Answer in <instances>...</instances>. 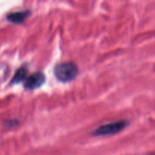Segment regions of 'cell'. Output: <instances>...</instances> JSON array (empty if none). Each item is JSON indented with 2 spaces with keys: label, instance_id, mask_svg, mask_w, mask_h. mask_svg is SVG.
Here are the masks:
<instances>
[{
  "label": "cell",
  "instance_id": "cell-3",
  "mask_svg": "<svg viewBox=\"0 0 155 155\" xmlns=\"http://www.w3.org/2000/svg\"><path fill=\"white\" fill-rule=\"evenodd\" d=\"M45 77L42 72H36L27 77L24 82V87L28 90H34L44 84Z\"/></svg>",
  "mask_w": 155,
  "mask_h": 155
},
{
  "label": "cell",
  "instance_id": "cell-5",
  "mask_svg": "<svg viewBox=\"0 0 155 155\" xmlns=\"http://www.w3.org/2000/svg\"><path fill=\"white\" fill-rule=\"evenodd\" d=\"M27 72H28V70L27 67L21 66V68H18L14 77H12L11 84H18L25 80L27 77Z\"/></svg>",
  "mask_w": 155,
  "mask_h": 155
},
{
  "label": "cell",
  "instance_id": "cell-1",
  "mask_svg": "<svg viewBox=\"0 0 155 155\" xmlns=\"http://www.w3.org/2000/svg\"><path fill=\"white\" fill-rule=\"evenodd\" d=\"M79 72L78 68L74 62H61L54 68L56 78L62 83H68L74 80Z\"/></svg>",
  "mask_w": 155,
  "mask_h": 155
},
{
  "label": "cell",
  "instance_id": "cell-2",
  "mask_svg": "<svg viewBox=\"0 0 155 155\" xmlns=\"http://www.w3.org/2000/svg\"><path fill=\"white\" fill-rule=\"evenodd\" d=\"M127 124L128 123L125 120L106 124L98 127L95 131L92 132V135L95 136H106L117 134L124 130L127 127Z\"/></svg>",
  "mask_w": 155,
  "mask_h": 155
},
{
  "label": "cell",
  "instance_id": "cell-4",
  "mask_svg": "<svg viewBox=\"0 0 155 155\" xmlns=\"http://www.w3.org/2000/svg\"><path fill=\"white\" fill-rule=\"evenodd\" d=\"M30 15V11H21V12H12L6 17L7 20L13 24H22Z\"/></svg>",
  "mask_w": 155,
  "mask_h": 155
}]
</instances>
